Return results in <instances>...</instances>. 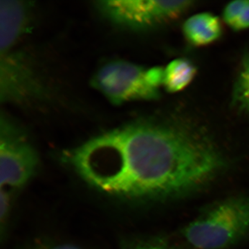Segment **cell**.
<instances>
[{"label": "cell", "instance_id": "obj_5", "mask_svg": "<svg viewBox=\"0 0 249 249\" xmlns=\"http://www.w3.org/2000/svg\"><path fill=\"white\" fill-rule=\"evenodd\" d=\"M39 159L25 134L4 116L0 121L1 188H19L34 177Z\"/></svg>", "mask_w": 249, "mask_h": 249}, {"label": "cell", "instance_id": "obj_12", "mask_svg": "<svg viewBox=\"0 0 249 249\" xmlns=\"http://www.w3.org/2000/svg\"><path fill=\"white\" fill-rule=\"evenodd\" d=\"M9 197L8 193L6 191H1V222H4V219H6L7 216L8 212H9Z\"/></svg>", "mask_w": 249, "mask_h": 249}, {"label": "cell", "instance_id": "obj_13", "mask_svg": "<svg viewBox=\"0 0 249 249\" xmlns=\"http://www.w3.org/2000/svg\"><path fill=\"white\" fill-rule=\"evenodd\" d=\"M37 249H81L76 246L71 245H59L51 246V247H42Z\"/></svg>", "mask_w": 249, "mask_h": 249}, {"label": "cell", "instance_id": "obj_1", "mask_svg": "<svg viewBox=\"0 0 249 249\" xmlns=\"http://www.w3.org/2000/svg\"><path fill=\"white\" fill-rule=\"evenodd\" d=\"M65 160L95 189L144 201L187 194L224 166L200 129L178 121H142L96 136L65 154Z\"/></svg>", "mask_w": 249, "mask_h": 249}, {"label": "cell", "instance_id": "obj_9", "mask_svg": "<svg viewBox=\"0 0 249 249\" xmlns=\"http://www.w3.org/2000/svg\"><path fill=\"white\" fill-rule=\"evenodd\" d=\"M232 103L237 110L249 114V52L241 63L232 89Z\"/></svg>", "mask_w": 249, "mask_h": 249}, {"label": "cell", "instance_id": "obj_7", "mask_svg": "<svg viewBox=\"0 0 249 249\" xmlns=\"http://www.w3.org/2000/svg\"><path fill=\"white\" fill-rule=\"evenodd\" d=\"M182 28L185 38L195 47L211 45L219 40L223 34L220 19L210 13L191 16L185 21Z\"/></svg>", "mask_w": 249, "mask_h": 249}, {"label": "cell", "instance_id": "obj_3", "mask_svg": "<svg viewBox=\"0 0 249 249\" xmlns=\"http://www.w3.org/2000/svg\"><path fill=\"white\" fill-rule=\"evenodd\" d=\"M164 69L145 68L131 62L117 60L101 67L93 80L99 90L112 104L134 101H152L160 98Z\"/></svg>", "mask_w": 249, "mask_h": 249}, {"label": "cell", "instance_id": "obj_8", "mask_svg": "<svg viewBox=\"0 0 249 249\" xmlns=\"http://www.w3.org/2000/svg\"><path fill=\"white\" fill-rule=\"evenodd\" d=\"M196 73V65L188 59H175L164 69L163 85L168 92H179L191 84Z\"/></svg>", "mask_w": 249, "mask_h": 249}, {"label": "cell", "instance_id": "obj_6", "mask_svg": "<svg viewBox=\"0 0 249 249\" xmlns=\"http://www.w3.org/2000/svg\"><path fill=\"white\" fill-rule=\"evenodd\" d=\"M28 6L24 1L1 0L0 2V51L11 49L22 36L29 18Z\"/></svg>", "mask_w": 249, "mask_h": 249}, {"label": "cell", "instance_id": "obj_2", "mask_svg": "<svg viewBox=\"0 0 249 249\" xmlns=\"http://www.w3.org/2000/svg\"><path fill=\"white\" fill-rule=\"evenodd\" d=\"M249 231V196H237L207 208L183 230L187 242L197 249H224Z\"/></svg>", "mask_w": 249, "mask_h": 249}, {"label": "cell", "instance_id": "obj_11", "mask_svg": "<svg viewBox=\"0 0 249 249\" xmlns=\"http://www.w3.org/2000/svg\"><path fill=\"white\" fill-rule=\"evenodd\" d=\"M124 249H176L173 246L160 240L139 241L127 246Z\"/></svg>", "mask_w": 249, "mask_h": 249}, {"label": "cell", "instance_id": "obj_10", "mask_svg": "<svg viewBox=\"0 0 249 249\" xmlns=\"http://www.w3.org/2000/svg\"><path fill=\"white\" fill-rule=\"evenodd\" d=\"M224 22L232 30L249 29V0H235L229 3L223 11Z\"/></svg>", "mask_w": 249, "mask_h": 249}, {"label": "cell", "instance_id": "obj_4", "mask_svg": "<svg viewBox=\"0 0 249 249\" xmlns=\"http://www.w3.org/2000/svg\"><path fill=\"white\" fill-rule=\"evenodd\" d=\"M194 1L106 0L98 6L111 22L132 30H146L168 24L186 14Z\"/></svg>", "mask_w": 249, "mask_h": 249}]
</instances>
